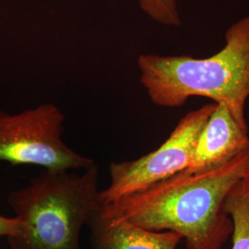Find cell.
<instances>
[{"mask_svg":"<svg viewBox=\"0 0 249 249\" xmlns=\"http://www.w3.org/2000/svg\"><path fill=\"white\" fill-rule=\"evenodd\" d=\"M65 116L44 104L18 114L0 110V160L12 165L32 164L49 170L85 169L93 160L63 142Z\"/></svg>","mask_w":249,"mask_h":249,"instance_id":"4","label":"cell"},{"mask_svg":"<svg viewBox=\"0 0 249 249\" xmlns=\"http://www.w3.org/2000/svg\"><path fill=\"white\" fill-rule=\"evenodd\" d=\"M225 211L233 225L231 249H249V192L241 181L227 196Z\"/></svg>","mask_w":249,"mask_h":249,"instance_id":"8","label":"cell"},{"mask_svg":"<svg viewBox=\"0 0 249 249\" xmlns=\"http://www.w3.org/2000/svg\"><path fill=\"white\" fill-rule=\"evenodd\" d=\"M249 147V128L239 124L228 108L216 104L196 139L186 171L202 172L219 167Z\"/></svg>","mask_w":249,"mask_h":249,"instance_id":"6","label":"cell"},{"mask_svg":"<svg viewBox=\"0 0 249 249\" xmlns=\"http://www.w3.org/2000/svg\"><path fill=\"white\" fill-rule=\"evenodd\" d=\"M87 225L91 249H177L183 239L175 231H151L126 221H107L99 210Z\"/></svg>","mask_w":249,"mask_h":249,"instance_id":"7","label":"cell"},{"mask_svg":"<svg viewBox=\"0 0 249 249\" xmlns=\"http://www.w3.org/2000/svg\"><path fill=\"white\" fill-rule=\"evenodd\" d=\"M249 147L214 169L186 170L108 204L99 213L110 222L126 221L151 231L180 234L187 249H221L233 225L225 201L240 182Z\"/></svg>","mask_w":249,"mask_h":249,"instance_id":"1","label":"cell"},{"mask_svg":"<svg viewBox=\"0 0 249 249\" xmlns=\"http://www.w3.org/2000/svg\"><path fill=\"white\" fill-rule=\"evenodd\" d=\"M216 103L205 105L178 122L160 147L134 160L112 162L109 187L99 192V203L106 205L187 169L196 139Z\"/></svg>","mask_w":249,"mask_h":249,"instance_id":"5","label":"cell"},{"mask_svg":"<svg viewBox=\"0 0 249 249\" xmlns=\"http://www.w3.org/2000/svg\"><path fill=\"white\" fill-rule=\"evenodd\" d=\"M138 67L154 105L177 108L189 97H207L227 107L239 124L248 126L245 105L249 98V17L227 30L224 47L211 57L141 54Z\"/></svg>","mask_w":249,"mask_h":249,"instance_id":"2","label":"cell"},{"mask_svg":"<svg viewBox=\"0 0 249 249\" xmlns=\"http://www.w3.org/2000/svg\"><path fill=\"white\" fill-rule=\"evenodd\" d=\"M19 226V221L16 217L9 218L0 215V237H9L14 234Z\"/></svg>","mask_w":249,"mask_h":249,"instance_id":"10","label":"cell"},{"mask_svg":"<svg viewBox=\"0 0 249 249\" xmlns=\"http://www.w3.org/2000/svg\"><path fill=\"white\" fill-rule=\"evenodd\" d=\"M241 182H242L243 186L247 189V191L249 192V160L248 161V164H247L246 168H245V171H244Z\"/></svg>","mask_w":249,"mask_h":249,"instance_id":"11","label":"cell"},{"mask_svg":"<svg viewBox=\"0 0 249 249\" xmlns=\"http://www.w3.org/2000/svg\"><path fill=\"white\" fill-rule=\"evenodd\" d=\"M45 169L31 183L9 194L19 221L8 238L11 249H81L80 231L100 208L99 168L83 173Z\"/></svg>","mask_w":249,"mask_h":249,"instance_id":"3","label":"cell"},{"mask_svg":"<svg viewBox=\"0 0 249 249\" xmlns=\"http://www.w3.org/2000/svg\"><path fill=\"white\" fill-rule=\"evenodd\" d=\"M142 9L152 19L166 26H179L181 20L176 0H139Z\"/></svg>","mask_w":249,"mask_h":249,"instance_id":"9","label":"cell"}]
</instances>
